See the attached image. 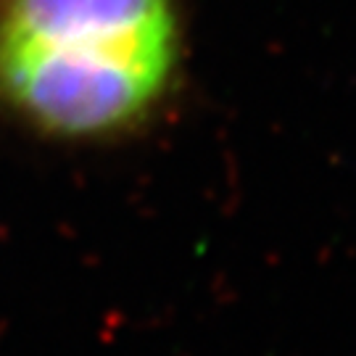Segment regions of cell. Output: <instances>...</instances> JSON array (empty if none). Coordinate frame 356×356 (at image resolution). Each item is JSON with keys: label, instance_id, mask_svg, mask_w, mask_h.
<instances>
[{"label": "cell", "instance_id": "1", "mask_svg": "<svg viewBox=\"0 0 356 356\" xmlns=\"http://www.w3.org/2000/svg\"><path fill=\"white\" fill-rule=\"evenodd\" d=\"M175 61L172 0L0 6V103L58 138H103L143 119Z\"/></svg>", "mask_w": 356, "mask_h": 356}]
</instances>
